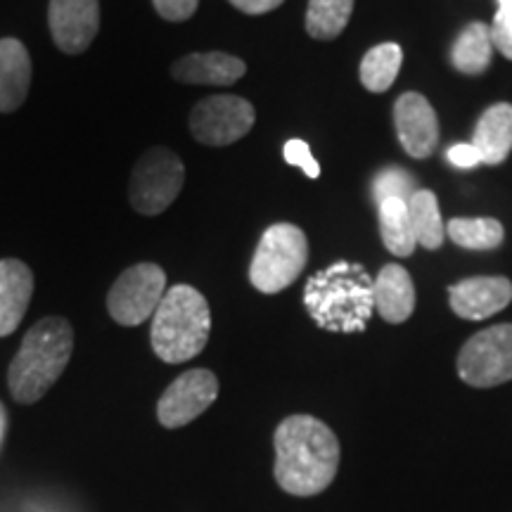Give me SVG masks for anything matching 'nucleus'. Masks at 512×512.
Returning a JSON list of instances; mask_svg holds the SVG:
<instances>
[{
    "instance_id": "nucleus-1",
    "label": "nucleus",
    "mask_w": 512,
    "mask_h": 512,
    "mask_svg": "<svg viewBox=\"0 0 512 512\" xmlns=\"http://www.w3.org/2000/svg\"><path fill=\"white\" fill-rule=\"evenodd\" d=\"M273 446V475L285 494L318 496L335 482L342 448L323 420L304 413L290 415L275 430Z\"/></svg>"
},
{
    "instance_id": "nucleus-2",
    "label": "nucleus",
    "mask_w": 512,
    "mask_h": 512,
    "mask_svg": "<svg viewBox=\"0 0 512 512\" xmlns=\"http://www.w3.org/2000/svg\"><path fill=\"white\" fill-rule=\"evenodd\" d=\"M304 306L320 330L363 332L375 311V278L366 266L335 261L311 275L304 287Z\"/></svg>"
},
{
    "instance_id": "nucleus-3",
    "label": "nucleus",
    "mask_w": 512,
    "mask_h": 512,
    "mask_svg": "<svg viewBox=\"0 0 512 512\" xmlns=\"http://www.w3.org/2000/svg\"><path fill=\"white\" fill-rule=\"evenodd\" d=\"M74 354V328L67 318H41L24 335V342L12 358L8 387L12 399L24 406L41 401L60 380Z\"/></svg>"
},
{
    "instance_id": "nucleus-4",
    "label": "nucleus",
    "mask_w": 512,
    "mask_h": 512,
    "mask_svg": "<svg viewBox=\"0 0 512 512\" xmlns=\"http://www.w3.org/2000/svg\"><path fill=\"white\" fill-rule=\"evenodd\" d=\"M209 332L211 311L207 297L192 285L169 287L150 325L155 354L169 366H178L202 354Z\"/></svg>"
},
{
    "instance_id": "nucleus-5",
    "label": "nucleus",
    "mask_w": 512,
    "mask_h": 512,
    "mask_svg": "<svg viewBox=\"0 0 512 512\" xmlns=\"http://www.w3.org/2000/svg\"><path fill=\"white\" fill-rule=\"evenodd\" d=\"M309 259V240L304 230L292 223H273L256 245L249 283L264 294H278L304 273Z\"/></svg>"
},
{
    "instance_id": "nucleus-6",
    "label": "nucleus",
    "mask_w": 512,
    "mask_h": 512,
    "mask_svg": "<svg viewBox=\"0 0 512 512\" xmlns=\"http://www.w3.org/2000/svg\"><path fill=\"white\" fill-rule=\"evenodd\" d=\"M185 183V164L169 147H150L128 181V202L143 216L162 214L176 202Z\"/></svg>"
},
{
    "instance_id": "nucleus-7",
    "label": "nucleus",
    "mask_w": 512,
    "mask_h": 512,
    "mask_svg": "<svg viewBox=\"0 0 512 512\" xmlns=\"http://www.w3.org/2000/svg\"><path fill=\"white\" fill-rule=\"evenodd\" d=\"M458 375L470 387L491 389L512 380V323L472 335L458 354Z\"/></svg>"
},
{
    "instance_id": "nucleus-8",
    "label": "nucleus",
    "mask_w": 512,
    "mask_h": 512,
    "mask_svg": "<svg viewBox=\"0 0 512 512\" xmlns=\"http://www.w3.org/2000/svg\"><path fill=\"white\" fill-rule=\"evenodd\" d=\"M166 294V273L162 266L133 264L114 280L110 294H107V311L114 323L124 328H136L145 320L155 316L159 302Z\"/></svg>"
},
{
    "instance_id": "nucleus-9",
    "label": "nucleus",
    "mask_w": 512,
    "mask_h": 512,
    "mask_svg": "<svg viewBox=\"0 0 512 512\" xmlns=\"http://www.w3.org/2000/svg\"><path fill=\"white\" fill-rule=\"evenodd\" d=\"M256 112L252 102L238 95H209L190 112V133L197 143L226 147L252 131Z\"/></svg>"
},
{
    "instance_id": "nucleus-10",
    "label": "nucleus",
    "mask_w": 512,
    "mask_h": 512,
    "mask_svg": "<svg viewBox=\"0 0 512 512\" xmlns=\"http://www.w3.org/2000/svg\"><path fill=\"white\" fill-rule=\"evenodd\" d=\"M219 396V377L211 370L195 368L178 375L157 401V420L166 430L190 425Z\"/></svg>"
},
{
    "instance_id": "nucleus-11",
    "label": "nucleus",
    "mask_w": 512,
    "mask_h": 512,
    "mask_svg": "<svg viewBox=\"0 0 512 512\" xmlns=\"http://www.w3.org/2000/svg\"><path fill=\"white\" fill-rule=\"evenodd\" d=\"M50 36L67 55H81L91 48L100 29L98 0H50Z\"/></svg>"
},
{
    "instance_id": "nucleus-12",
    "label": "nucleus",
    "mask_w": 512,
    "mask_h": 512,
    "mask_svg": "<svg viewBox=\"0 0 512 512\" xmlns=\"http://www.w3.org/2000/svg\"><path fill=\"white\" fill-rule=\"evenodd\" d=\"M396 138L406 155L413 159H427L437 150L439 121L430 100L420 93H403L394 105Z\"/></svg>"
},
{
    "instance_id": "nucleus-13",
    "label": "nucleus",
    "mask_w": 512,
    "mask_h": 512,
    "mask_svg": "<svg viewBox=\"0 0 512 512\" xmlns=\"http://www.w3.org/2000/svg\"><path fill=\"white\" fill-rule=\"evenodd\" d=\"M512 302V283L503 275H477L448 287V304L465 320H486Z\"/></svg>"
},
{
    "instance_id": "nucleus-14",
    "label": "nucleus",
    "mask_w": 512,
    "mask_h": 512,
    "mask_svg": "<svg viewBox=\"0 0 512 512\" xmlns=\"http://www.w3.org/2000/svg\"><path fill=\"white\" fill-rule=\"evenodd\" d=\"M34 297V273L19 259H0V337L19 328Z\"/></svg>"
},
{
    "instance_id": "nucleus-15",
    "label": "nucleus",
    "mask_w": 512,
    "mask_h": 512,
    "mask_svg": "<svg viewBox=\"0 0 512 512\" xmlns=\"http://www.w3.org/2000/svg\"><path fill=\"white\" fill-rule=\"evenodd\" d=\"M247 74V64L228 53H192L174 62L171 76L192 86H230Z\"/></svg>"
},
{
    "instance_id": "nucleus-16",
    "label": "nucleus",
    "mask_w": 512,
    "mask_h": 512,
    "mask_svg": "<svg viewBox=\"0 0 512 512\" xmlns=\"http://www.w3.org/2000/svg\"><path fill=\"white\" fill-rule=\"evenodd\" d=\"M31 88V57L17 38H0V114L17 112Z\"/></svg>"
},
{
    "instance_id": "nucleus-17",
    "label": "nucleus",
    "mask_w": 512,
    "mask_h": 512,
    "mask_svg": "<svg viewBox=\"0 0 512 512\" xmlns=\"http://www.w3.org/2000/svg\"><path fill=\"white\" fill-rule=\"evenodd\" d=\"M375 311L392 325L406 323L415 311L411 273L399 264H387L375 278Z\"/></svg>"
},
{
    "instance_id": "nucleus-18",
    "label": "nucleus",
    "mask_w": 512,
    "mask_h": 512,
    "mask_svg": "<svg viewBox=\"0 0 512 512\" xmlns=\"http://www.w3.org/2000/svg\"><path fill=\"white\" fill-rule=\"evenodd\" d=\"M472 145L482 157V164H503L512 150V105H491L477 121Z\"/></svg>"
},
{
    "instance_id": "nucleus-19",
    "label": "nucleus",
    "mask_w": 512,
    "mask_h": 512,
    "mask_svg": "<svg viewBox=\"0 0 512 512\" xmlns=\"http://www.w3.org/2000/svg\"><path fill=\"white\" fill-rule=\"evenodd\" d=\"M491 57H494V41H491V27L484 22L467 24L451 48V64L467 76L484 74Z\"/></svg>"
},
{
    "instance_id": "nucleus-20",
    "label": "nucleus",
    "mask_w": 512,
    "mask_h": 512,
    "mask_svg": "<svg viewBox=\"0 0 512 512\" xmlns=\"http://www.w3.org/2000/svg\"><path fill=\"white\" fill-rule=\"evenodd\" d=\"M408 211H411V223L415 242L420 247L439 249L446 240V223L441 221L439 200L432 190H415L413 197L408 200Z\"/></svg>"
},
{
    "instance_id": "nucleus-21",
    "label": "nucleus",
    "mask_w": 512,
    "mask_h": 512,
    "mask_svg": "<svg viewBox=\"0 0 512 512\" xmlns=\"http://www.w3.org/2000/svg\"><path fill=\"white\" fill-rule=\"evenodd\" d=\"M377 216H380L384 247L394 256H411L418 242H415L408 202L384 200L382 204H377Z\"/></svg>"
},
{
    "instance_id": "nucleus-22",
    "label": "nucleus",
    "mask_w": 512,
    "mask_h": 512,
    "mask_svg": "<svg viewBox=\"0 0 512 512\" xmlns=\"http://www.w3.org/2000/svg\"><path fill=\"white\" fill-rule=\"evenodd\" d=\"M401 62L403 50L399 43H380V46L370 48L361 60L358 79L370 93H384L392 88L396 76H399Z\"/></svg>"
},
{
    "instance_id": "nucleus-23",
    "label": "nucleus",
    "mask_w": 512,
    "mask_h": 512,
    "mask_svg": "<svg viewBox=\"0 0 512 512\" xmlns=\"http://www.w3.org/2000/svg\"><path fill=\"white\" fill-rule=\"evenodd\" d=\"M446 238L470 252H491L503 245L505 230L496 219H451L446 223Z\"/></svg>"
},
{
    "instance_id": "nucleus-24",
    "label": "nucleus",
    "mask_w": 512,
    "mask_h": 512,
    "mask_svg": "<svg viewBox=\"0 0 512 512\" xmlns=\"http://www.w3.org/2000/svg\"><path fill=\"white\" fill-rule=\"evenodd\" d=\"M354 0H309L306 8V31L316 41H332L347 29Z\"/></svg>"
},
{
    "instance_id": "nucleus-25",
    "label": "nucleus",
    "mask_w": 512,
    "mask_h": 512,
    "mask_svg": "<svg viewBox=\"0 0 512 512\" xmlns=\"http://www.w3.org/2000/svg\"><path fill=\"white\" fill-rule=\"evenodd\" d=\"M418 190L415 178L408 174L406 169L399 166H387L380 174L373 178V200L375 204H382L384 200H403L408 202L413 192Z\"/></svg>"
},
{
    "instance_id": "nucleus-26",
    "label": "nucleus",
    "mask_w": 512,
    "mask_h": 512,
    "mask_svg": "<svg viewBox=\"0 0 512 512\" xmlns=\"http://www.w3.org/2000/svg\"><path fill=\"white\" fill-rule=\"evenodd\" d=\"M491 41L501 55L512 48V0H498V12L491 24Z\"/></svg>"
},
{
    "instance_id": "nucleus-27",
    "label": "nucleus",
    "mask_w": 512,
    "mask_h": 512,
    "mask_svg": "<svg viewBox=\"0 0 512 512\" xmlns=\"http://www.w3.org/2000/svg\"><path fill=\"white\" fill-rule=\"evenodd\" d=\"M283 157H285L287 164L299 166V169H302L309 178L320 176V166L311 155L309 143H304V140H297V138L287 140L285 147H283Z\"/></svg>"
},
{
    "instance_id": "nucleus-28",
    "label": "nucleus",
    "mask_w": 512,
    "mask_h": 512,
    "mask_svg": "<svg viewBox=\"0 0 512 512\" xmlns=\"http://www.w3.org/2000/svg\"><path fill=\"white\" fill-rule=\"evenodd\" d=\"M159 17L166 22H185L197 12L200 0H152Z\"/></svg>"
},
{
    "instance_id": "nucleus-29",
    "label": "nucleus",
    "mask_w": 512,
    "mask_h": 512,
    "mask_svg": "<svg viewBox=\"0 0 512 512\" xmlns=\"http://www.w3.org/2000/svg\"><path fill=\"white\" fill-rule=\"evenodd\" d=\"M448 162L453 166H458V169H475V166L482 164V157H479V152L475 150V145L472 143H458L453 145L451 150L446 152Z\"/></svg>"
},
{
    "instance_id": "nucleus-30",
    "label": "nucleus",
    "mask_w": 512,
    "mask_h": 512,
    "mask_svg": "<svg viewBox=\"0 0 512 512\" xmlns=\"http://www.w3.org/2000/svg\"><path fill=\"white\" fill-rule=\"evenodd\" d=\"M228 3L245 15H266V12L278 10L285 0H228Z\"/></svg>"
},
{
    "instance_id": "nucleus-31",
    "label": "nucleus",
    "mask_w": 512,
    "mask_h": 512,
    "mask_svg": "<svg viewBox=\"0 0 512 512\" xmlns=\"http://www.w3.org/2000/svg\"><path fill=\"white\" fill-rule=\"evenodd\" d=\"M5 427H8V413H5V406H3V403H0V444H3Z\"/></svg>"
},
{
    "instance_id": "nucleus-32",
    "label": "nucleus",
    "mask_w": 512,
    "mask_h": 512,
    "mask_svg": "<svg viewBox=\"0 0 512 512\" xmlns=\"http://www.w3.org/2000/svg\"><path fill=\"white\" fill-rule=\"evenodd\" d=\"M503 57H508V60H512V48H510V50H508V53H505Z\"/></svg>"
}]
</instances>
